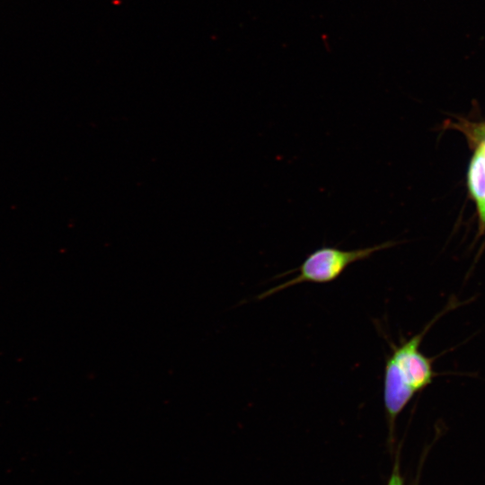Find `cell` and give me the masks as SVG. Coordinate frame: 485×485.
I'll list each match as a JSON object with an SVG mask.
<instances>
[{
	"mask_svg": "<svg viewBox=\"0 0 485 485\" xmlns=\"http://www.w3.org/2000/svg\"><path fill=\"white\" fill-rule=\"evenodd\" d=\"M455 305L449 304L419 332L398 346L387 357L384 375V405L390 433L393 432L399 414L412 398L431 384L436 373L433 359L420 350L421 342L430 328Z\"/></svg>",
	"mask_w": 485,
	"mask_h": 485,
	"instance_id": "cell-1",
	"label": "cell"
},
{
	"mask_svg": "<svg viewBox=\"0 0 485 485\" xmlns=\"http://www.w3.org/2000/svg\"><path fill=\"white\" fill-rule=\"evenodd\" d=\"M387 485H403L401 476L400 474L399 467L395 464L392 476Z\"/></svg>",
	"mask_w": 485,
	"mask_h": 485,
	"instance_id": "cell-4",
	"label": "cell"
},
{
	"mask_svg": "<svg viewBox=\"0 0 485 485\" xmlns=\"http://www.w3.org/2000/svg\"><path fill=\"white\" fill-rule=\"evenodd\" d=\"M468 138L474 151L467 171V186L477 208L479 230L485 231V121L454 126Z\"/></svg>",
	"mask_w": 485,
	"mask_h": 485,
	"instance_id": "cell-3",
	"label": "cell"
},
{
	"mask_svg": "<svg viewBox=\"0 0 485 485\" xmlns=\"http://www.w3.org/2000/svg\"><path fill=\"white\" fill-rule=\"evenodd\" d=\"M396 242L388 241L373 246L344 250L337 246H322L306 256L293 278L271 287L258 296L269 297L279 291L302 283L328 284L338 279L352 264L369 259L375 252L388 249Z\"/></svg>",
	"mask_w": 485,
	"mask_h": 485,
	"instance_id": "cell-2",
	"label": "cell"
}]
</instances>
